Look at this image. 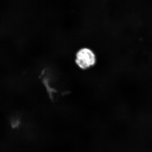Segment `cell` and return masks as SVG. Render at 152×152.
<instances>
[{
    "label": "cell",
    "instance_id": "1",
    "mask_svg": "<svg viewBox=\"0 0 152 152\" xmlns=\"http://www.w3.org/2000/svg\"><path fill=\"white\" fill-rule=\"evenodd\" d=\"M76 62L83 69H86L94 65L96 57L91 50L87 48L80 49L76 55Z\"/></svg>",
    "mask_w": 152,
    "mask_h": 152
}]
</instances>
